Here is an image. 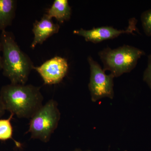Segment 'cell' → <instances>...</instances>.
Wrapping results in <instances>:
<instances>
[{
	"label": "cell",
	"instance_id": "cell-9",
	"mask_svg": "<svg viewBox=\"0 0 151 151\" xmlns=\"http://www.w3.org/2000/svg\"><path fill=\"white\" fill-rule=\"evenodd\" d=\"M46 14L50 18H54L60 23L68 21L70 18L71 9L68 0H55Z\"/></svg>",
	"mask_w": 151,
	"mask_h": 151
},
{
	"label": "cell",
	"instance_id": "cell-5",
	"mask_svg": "<svg viewBox=\"0 0 151 151\" xmlns=\"http://www.w3.org/2000/svg\"><path fill=\"white\" fill-rule=\"evenodd\" d=\"M87 60L90 71L88 87L92 102H96L105 97L113 99L114 76L111 73L106 74L100 64L91 56H88Z\"/></svg>",
	"mask_w": 151,
	"mask_h": 151
},
{
	"label": "cell",
	"instance_id": "cell-11",
	"mask_svg": "<svg viewBox=\"0 0 151 151\" xmlns=\"http://www.w3.org/2000/svg\"><path fill=\"white\" fill-rule=\"evenodd\" d=\"M14 115L11 114L7 119H0V141H6L12 139L14 141L17 147H22L21 143L19 142L13 138V129L11 124V121Z\"/></svg>",
	"mask_w": 151,
	"mask_h": 151
},
{
	"label": "cell",
	"instance_id": "cell-15",
	"mask_svg": "<svg viewBox=\"0 0 151 151\" xmlns=\"http://www.w3.org/2000/svg\"><path fill=\"white\" fill-rule=\"evenodd\" d=\"M2 52V46L0 42V70H2V55L1 53Z\"/></svg>",
	"mask_w": 151,
	"mask_h": 151
},
{
	"label": "cell",
	"instance_id": "cell-7",
	"mask_svg": "<svg viewBox=\"0 0 151 151\" xmlns=\"http://www.w3.org/2000/svg\"><path fill=\"white\" fill-rule=\"evenodd\" d=\"M68 69L67 60L58 56L54 57L40 66H34L33 68L40 76L44 84L47 85L59 84L65 77Z\"/></svg>",
	"mask_w": 151,
	"mask_h": 151
},
{
	"label": "cell",
	"instance_id": "cell-6",
	"mask_svg": "<svg viewBox=\"0 0 151 151\" xmlns=\"http://www.w3.org/2000/svg\"><path fill=\"white\" fill-rule=\"evenodd\" d=\"M137 21L135 18L130 19L129 25L126 29L119 30L111 26L93 28L90 30L83 28L73 31V33L84 38L86 42L99 43L104 40L113 39L123 34H133L137 30Z\"/></svg>",
	"mask_w": 151,
	"mask_h": 151
},
{
	"label": "cell",
	"instance_id": "cell-13",
	"mask_svg": "<svg viewBox=\"0 0 151 151\" xmlns=\"http://www.w3.org/2000/svg\"><path fill=\"white\" fill-rule=\"evenodd\" d=\"M143 79L151 90V54L148 56L147 65L143 73Z\"/></svg>",
	"mask_w": 151,
	"mask_h": 151
},
{
	"label": "cell",
	"instance_id": "cell-4",
	"mask_svg": "<svg viewBox=\"0 0 151 151\" xmlns=\"http://www.w3.org/2000/svg\"><path fill=\"white\" fill-rule=\"evenodd\" d=\"M60 119L57 102L53 99L48 100L30 119L26 133L30 134L31 139L48 142L57 128Z\"/></svg>",
	"mask_w": 151,
	"mask_h": 151
},
{
	"label": "cell",
	"instance_id": "cell-8",
	"mask_svg": "<svg viewBox=\"0 0 151 151\" xmlns=\"http://www.w3.org/2000/svg\"><path fill=\"white\" fill-rule=\"evenodd\" d=\"M60 28L58 23H55L52 19L46 14L44 15L40 20H36L34 23L32 32L34 37L31 48L34 49L37 45L42 44L48 38L58 33Z\"/></svg>",
	"mask_w": 151,
	"mask_h": 151
},
{
	"label": "cell",
	"instance_id": "cell-2",
	"mask_svg": "<svg viewBox=\"0 0 151 151\" xmlns=\"http://www.w3.org/2000/svg\"><path fill=\"white\" fill-rule=\"evenodd\" d=\"M0 42L3 75L8 78L11 84H26L35 66L32 61L21 50L12 32L6 30L2 31Z\"/></svg>",
	"mask_w": 151,
	"mask_h": 151
},
{
	"label": "cell",
	"instance_id": "cell-10",
	"mask_svg": "<svg viewBox=\"0 0 151 151\" xmlns=\"http://www.w3.org/2000/svg\"><path fill=\"white\" fill-rule=\"evenodd\" d=\"M17 6L15 0H0V31L5 30L12 25L15 17Z\"/></svg>",
	"mask_w": 151,
	"mask_h": 151
},
{
	"label": "cell",
	"instance_id": "cell-1",
	"mask_svg": "<svg viewBox=\"0 0 151 151\" xmlns=\"http://www.w3.org/2000/svg\"><path fill=\"white\" fill-rule=\"evenodd\" d=\"M0 96L6 111L20 119H31L43 106L40 87L32 84L4 85L1 88Z\"/></svg>",
	"mask_w": 151,
	"mask_h": 151
},
{
	"label": "cell",
	"instance_id": "cell-14",
	"mask_svg": "<svg viewBox=\"0 0 151 151\" xmlns=\"http://www.w3.org/2000/svg\"><path fill=\"white\" fill-rule=\"evenodd\" d=\"M6 111L4 103H3L2 100L0 96V118H1L4 115Z\"/></svg>",
	"mask_w": 151,
	"mask_h": 151
},
{
	"label": "cell",
	"instance_id": "cell-3",
	"mask_svg": "<svg viewBox=\"0 0 151 151\" xmlns=\"http://www.w3.org/2000/svg\"><path fill=\"white\" fill-rule=\"evenodd\" d=\"M145 54L140 49L129 45L113 49L107 47L98 52L103 70H109L114 77L129 73L137 66L139 60Z\"/></svg>",
	"mask_w": 151,
	"mask_h": 151
},
{
	"label": "cell",
	"instance_id": "cell-12",
	"mask_svg": "<svg viewBox=\"0 0 151 151\" xmlns=\"http://www.w3.org/2000/svg\"><path fill=\"white\" fill-rule=\"evenodd\" d=\"M141 21L144 33L148 37L151 36V9L145 11L141 15Z\"/></svg>",
	"mask_w": 151,
	"mask_h": 151
},
{
	"label": "cell",
	"instance_id": "cell-16",
	"mask_svg": "<svg viewBox=\"0 0 151 151\" xmlns=\"http://www.w3.org/2000/svg\"><path fill=\"white\" fill-rule=\"evenodd\" d=\"M71 151H92L90 150H82L81 149L79 148H76L75 149V150H72Z\"/></svg>",
	"mask_w": 151,
	"mask_h": 151
}]
</instances>
